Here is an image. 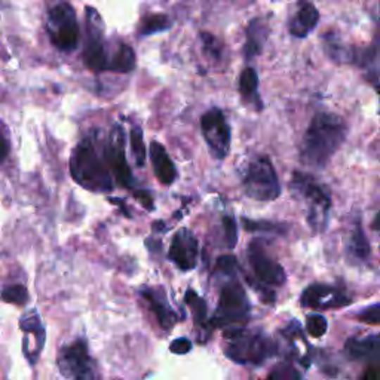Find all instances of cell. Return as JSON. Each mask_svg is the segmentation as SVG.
Masks as SVG:
<instances>
[{"label": "cell", "instance_id": "cell-14", "mask_svg": "<svg viewBox=\"0 0 380 380\" xmlns=\"http://www.w3.org/2000/svg\"><path fill=\"white\" fill-rule=\"evenodd\" d=\"M300 303L303 308L329 310L350 305L352 298L343 290L333 287V285L312 284L302 293Z\"/></svg>", "mask_w": 380, "mask_h": 380}, {"label": "cell", "instance_id": "cell-38", "mask_svg": "<svg viewBox=\"0 0 380 380\" xmlns=\"http://www.w3.org/2000/svg\"><path fill=\"white\" fill-rule=\"evenodd\" d=\"M9 151H11V146H9V141L6 140L5 135L0 132V164L8 158L9 155Z\"/></svg>", "mask_w": 380, "mask_h": 380}, {"label": "cell", "instance_id": "cell-23", "mask_svg": "<svg viewBox=\"0 0 380 380\" xmlns=\"http://www.w3.org/2000/svg\"><path fill=\"white\" fill-rule=\"evenodd\" d=\"M324 51L336 63H354L357 49L345 45L337 34L325 33L322 36Z\"/></svg>", "mask_w": 380, "mask_h": 380}, {"label": "cell", "instance_id": "cell-12", "mask_svg": "<svg viewBox=\"0 0 380 380\" xmlns=\"http://www.w3.org/2000/svg\"><path fill=\"white\" fill-rule=\"evenodd\" d=\"M104 153L108 164V170L115 175L118 183L134 194L137 190L131 168L125 155V132L120 125H115L110 135L104 143Z\"/></svg>", "mask_w": 380, "mask_h": 380}, {"label": "cell", "instance_id": "cell-20", "mask_svg": "<svg viewBox=\"0 0 380 380\" xmlns=\"http://www.w3.org/2000/svg\"><path fill=\"white\" fill-rule=\"evenodd\" d=\"M346 254L352 262L358 265H367L372 260L370 241L365 236L360 223H357L354 226V230H352L346 246Z\"/></svg>", "mask_w": 380, "mask_h": 380}, {"label": "cell", "instance_id": "cell-16", "mask_svg": "<svg viewBox=\"0 0 380 380\" xmlns=\"http://www.w3.org/2000/svg\"><path fill=\"white\" fill-rule=\"evenodd\" d=\"M140 296L147 302L148 308L153 310V314L164 330H171L174 324L179 321L177 314L171 308L167 294L162 287H143Z\"/></svg>", "mask_w": 380, "mask_h": 380}, {"label": "cell", "instance_id": "cell-17", "mask_svg": "<svg viewBox=\"0 0 380 380\" xmlns=\"http://www.w3.org/2000/svg\"><path fill=\"white\" fill-rule=\"evenodd\" d=\"M151 160L153 165V172L160 184L171 186L179 179V171L175 168L172 159L165 151V147L156 140L151 143Z\"/></svg>", "mask_w": 380, "mask_h": 380}, {"label": "cell", "instance_id": "cell-31", "mask_svg": "<svg viewBox=\"0 0 380 380\" xmlns=\"http://www.w3.org/2000/svg\"><path fill=\"white\" fill-rule=\"evenodd\" d=\"M0 298L11 305L24 306L27 302H29V291H27L24 285L13 284V285H8V287H5L2 291H0Z\"/></svg>", "mask_w": 380, "mask_h": 380}, {"label": "cell", "instance_id": "cell-4", "mask_svg": "<svg viewBox=\"0 0 380 380\" xmlns=\"http://www.w3.org/2000/svg\"><path fill=\"white\" fill-rule=\"evenodd\" d=\"M241 184L250 199L270 202L281 196V184L275 167L267 156L251 158L241 174Z\"/></svg>", "mask_w": 380, "mask_h": 380}, {"label": "cell", "instance_id": "cell-2", "mask_svg": "<svg viewBox=\"0 0 380 380\" xmlns=\"http://www.w3.org/2000/svg\"><path fill=\"white\" fill-rule=\"evenodd\" d=\"M70 174L79 186L89 192L101 194L113 189L112 172L108 170L100 131L88 134L73 148L70 156Z\"/></svg>", "mask_w": 380, "mask_h": 380}, {"label": "cell", "instance_id": "cell-18", "mask_svg": "<svg viewBox=\"0 0 380 380\" xmlns=\"http://www.w3.org/2000/svg\"><path fill=\"white\" fill-rule=\"evenodd\" d=\"M319 21V11L309 2H300L289 24V32L297 39H305L315 30Z\"/></svg>", "mask_w": 380, "mask_h": 380}, {"label": "cell", "instance_id": "cell-27", "mask_svg": "<svg viewBox=\"0 0 380 380\" xmlns=\"http://www.w3.org/2000/svg\"><path fill=\"white\" fill-rule=\"evenodd\" d=\"M129 141H131V152L135 160V165L139 168L146 164V146H144V134L139 125H132L129 131Z\"/></svg>", "mask_w": 380, "mask_h": 380}, {"label": "cell", "instance_id": "cell-21", "mask_svg": "<svg viewBox=\"0 0 380 380\" xmlns=\"http://www.w3.org/2000/svg\"><path fill=\"white\" fill-rule=\"evenodd\" d=\"M346 354L352 360H367L379 358V336L369 337H350L346 342Z\"/></svg>", "mask_w": 380, "mask_h": 380}, {"label": "cell", "instance_id": "cell-6", "mask_svg": "<svg viewBox=\"0 0 380 380\" xmlns=\"http://www.w3.org/2000/svg\"><path fill=\"white\" fill-rule=\"evenodd\" d=\"M113 49L104 39V21L97 9L87 6V40L84 46V64L92 72H108Z\"/></svg>", "mask_w": 380, "mask_h": 380}, {"label": "cell", "instance_id": "cell-28", "mask_svg": "<svg viewBox=\"0 0 380 380\" xmlns=\"http://www.w3.org/2000/svg\"><path fill=\"white\" fill-rule=\"evenodd\" d=\"M184 302L189 305L190 309H192L195 322L199 325H205L207 314H208V308H207L205 300H203L202 297H199L195 290L189 289L184 294Z\"/></svg>", "mask_w": 380, "mask_h": 380}, {"label": "cell", "instance_id": "cell-13", "mask_svg": "<svg viewBox=\"0 0 380 380\" xmlns=\"http://www.w3.org/2000/svg\"><path fill=\"white\" fill-rule=\"evenodd\" d=\"M168 260L182 272H189L198 266L199 242L192 230L182 227L174 234L168 250Z\"/></svg>", "mask_w": 380, "mask_h": 380}, {"label": "cell", "instance_id": "cell-34", "mask_svg": "<svg viewBox=\"0 0 380 380\" xmlns=\"http://www.w3.org/2000/svg\"><path fill=\"white\" fill-rule=\"evenodd\" d=\"M306 329L312 337H321L327 333L329 324H327V319H325L322 315L314 314V315L308 317Z\"/></svg>", "mask_w": 380, "mask_h": 380}, {"label": "cell", "instance_id": "cell-1", "mask_svg": "<svg viewBox=\"0 0 380 380\" xmlns=\"http://www.w3.org/2000/svg\"><path fill=\"white\" fill-rule=\"evenodd\" d=\"M346 137L348 124L342 116L329 112L317 113L303 135L300 146L302 162L317 170L327 167Z\"/></svg>", "mask_w": 380, "mask_h": 380}, {"label": "cell", "instance_id": "cell-8", "mask_svg": "<svg viewBox=\"0 0 380 380\" xmlns=\"http://www.w3.org/2000/svg\"><path fill=\"white\" fill-rule=\"evenodd\" d=\"M226 336L230 338L226 355L239 364H260L269 355L274 354L275 345L263 334L235 329L229 330Z\"/></svg>", "mask_w": 380, "mask_h": 380}, {"label": "cell", "instance_id": "cell-33", "mask_svg": "<svg viewBox=\"0 0 380 380\" xmlns=\"http://www.w3.org/2000/svg\"><path fill=\"white\" fill-rule=\"evenodd\" d=\"M269 380H300L297 370L289 362H281L275 365L269 374Z\"/></svg>", "mask_w": 380, "mask_h": 380}, {"label": "cell", "instance_id": "cell-30", "mask_svg": "<svg viewBox=\"0 0 380 380\" xmlns=\"http://www.w3.org/2000/svg\"><path fill=\"white\" fill-rule=\"evenodd\" d=\"M238 270H239L238 260L232 254H223L215 260V266H214L215 275L223 277L226 279H232L236 277Z\"/></svg>", "mask_w": 380, "mask_h": 380}, {"label": "cell", "instance_id": "cell-37", "mask_svg": "<svg viewBox=\"0 0 380 380\" xmlns=\"http://www.w3.org/2000/svg\"><path fill=\"white\" fill-rule=\"evenodd\" d=\"M190 348H192V343H190V341L186 337L175 338V341L170 346L171 352H174V354H180V355L187 354V352L190 350Z\"/></svg>", "mask_w": 380, "mask_h": 380}, {"label": "cell", "instance_id": "cell-15", "mask_svg": "<svg viewBox=\"0 0 380 380\" xmlns=\"http://www.w3.org/2000/svg\"><path fill=\"white\" fill-rule=\"evenodd\" d=\"M20 327L24 331V354L32 364H36L45 343V327L37 310L32 309L24 314Z\"/></svg>", "mask_w": 380, "mask_h": 380}, {"label": "cell", "instance_id": "cell-36", "mask_svg": "<svg viewBox=\"0 0 380 380\" xmlns=\"http://www.w3.org/2000/svg\"><path fill=\"white\" fill-rule=\"evenodd\" d=\"M134 196H135V199H137L147 211H153V210H155L153 198H152L151 194L147 192V190H144V189H137V190H135V192H134Z\"/></svg>", "mask_w": 380, "mask_h": 380}, {"label": "cell", "instance_id": "cell-5", "mask_svg": "<svg viewBox=\"0 0 380 380\" xmlns=\"http://www.w3.org/2000/svg\"><path fill=\"white\" fill-rule=\"evenodd\" d=\"M250 317V302L242 284L236 279H227L220 290L219 306L211 324L217 329L230 327L238 329L236 325L246 322Z\"/></svg>", "mask_w": 380, "mask_h": 380}, {"label": "cell", "instance_id": "cell-24", "mask_svg": "<svg viewBox=\"0 0 380 380\" xmlns=\"http://www.w3.org/2000/svg\"><path fill=\"white\" fill-rule=\"evenodd\" d=\"M135 64H137V57H135L134 49L119 40L115 45L113 56L110 61V70L113 73H129L135 69Z\"/></svg>", "mask_w": 380, "mask_h": 380}, {"label": "cell", "instance_id": "cell-3", "mask_svg": "<svg viewBox=\"0 0 380 380\" xmlns=\"http://www.w3.org/2000/svg\"><path fill=\"white\" fill-rule=\"evenodd\" d=\"M291 194L306 203L308 207V223L310 227H314L318 232L325 230L330 220V210H331V198L325 192V189L315 182L312 175L294 171L290 180Z\"/></svg>", "mask_w": 380, "mask_h": 380}, {"label": "cell", "instance_id": "cell-29", "mask_svg": "<svg viewBox=\"0 0 380 380\" xmlns=\"http://www.w3.org/2000/svg\"><path fill=\"white\" fill-rule=\"evenodd\" d=\"M201 42L203 46V53L214 61H220L224 53V45L220 39H217L214 34L203 32L201 33Z\"/></svg>", "mask_w": 380, "mask_h": 380}, {"label": "cell", "instance_id": "cell-11", "mask_svg": "<svg viewBox=\"0 0 380 380\" xmlns=\"http://www.w3.org/2000/svg\"><path fill=\"white\" fill-rule=\"evenodd\" d=\"M202 137L215 159H224L230 152L232 131L220 108L213 107L201 116Z\"/></svg>", "mask_w": 380, "mask_h": 380}, {"label": "cell", "instance_id": "cell-10", "mask_svg": "<svg viewBox=\"0 0 380 380\" xmlns=\"http://www.w3.org/2000/svg\"><path fill=\"white\" fill-rule=\"evenodd\" d=\"M58 367L70 380H100L97 365L89 355L85 341H76L61 348Z\"/></svg>", "mask_w": 380, "mask_h": 380}, {"label": "cell", "instance_id": "cell-7", "mask_svg": "<svg viewBox=\"0 0 380 380\" xmlns=\"http://www.w3.org/2000/svg\"><path fill=\"white\" fill-rule=\"evenodd\" d=\"M46 32L51 44L61 52H72L77 48L80 27L76 11L70 4H58L48 12Z\"/></svg>", "mask_w": 380, "mask_h": 380}, {"label": "cell", "instance_id": "cell-9", "mask_svg": "<svg viewBox=\"0 0 380 380\" xmlns=\"http://www.w3.org/2000/svg\"><path fill=\"white\" fill-rule=\"evenodd\" d=\"M247 259L253 270V278H247L248 282L259 284L262 287L272 290V287H281L287 281V274L281 263L266 251L259 239L248 243Z\"/></svg>", "mask_w": 380, "mask_h": 380}, {"label": "cell", "instance_id": "cell-32", "mask_svg": "<svg viewBox=\"0 0 380 380\" xmlns=\"http://www.w3.org/2000/svg\"><path fill=\"white\" fill-rule=\"evenodd\" d=\"M222 227H223V238H224V246L232 250L236 247L238 243V224L234 215L226 214L223 215L222 220Z\"/></svg>", "mask_w": 380, "mask_h": 380}, {"label": "cell", "instance_id": "cell-39", "mask_svg": "<svg viewBox=\"0 0 380 380\" xmlns=\"http://www.w3.org/2000/svg\"><path fill=\"white\" fill-rule=\"evenodd\" d=\"M362 380H380V372L377 369V365H373V367L365 372Z\"/></svg>", "mask_w": 380, "mask_h": 380}, {"label": "cell", "instance_id": "cell-22", "mask_svg": "<svg viewBox=\"0 0 380 380\" xmlns=\"http://www.w3.org/2000/svg\"><path fill=\"white\" fill-rule=\"evenodd\" d=\"M239 94L242 100L247 104H254L257 108H263L262 100L259 97V75L253 69L247 67L239 75Z\"/></svg>", "mask_w": 380, "mask_h": 380}, {"label": "cell", "instance_id": "cell-25", "mask_svg": "<svg viewBox=\"0 0 380 380\" xmlns=\"http://www.w3.org/2000/svg\"><path fill=\"white\" fill-rule=\"evenodd\" d=\"M172 27V23L168 15L165 13H151V15H146L141 20L139 34L141 37L151 36V34H158L162 32H167Z\"/></svg>", "mask_w": 380, "mask_h": 380}, {"label": "cell", "instance_id": "cell-26", "mask_svg": "<svg viewBox=\"0 0 380 380\" xmlns=\"http://www.w3.org/2000/svg\"><path fill=\"white\" fill-rule=\"evenodd\" d=\"M242 226L248 232H262V234H274V235H285L287 232V224L267 222V220H248L247 217L241 219Z\"/></svg>", "mask_w": 380, "mask_h": 380}, {"label": "cell", "instance_id": "cell-35", "mask_svg": "<svg viewBox=\"0 0 380 380\" xmlns=\"http://www.w3.org/2000/svg\"><path fill=\"white\" fill-rule=\"evenodd\" d=\"M379 305L377 303H374L373 306H370V308H365L362 312H361V314L358 315V318H360V321H362V322H365V324H372V325H377L379 324Z\"/></svg>", "mask_w": 380, "mask_h": 380}, {"label": "cell", "instance_id": "cell-19", "mask_svg": "<svg viewBox=\"0 0 380 380\" xmlns=\"http://www.w3.org/2000/svg\"><path fill=\"white\" fill-rule=\"evenodd\" d=\"M269 33V24L263 18L257 17L248 23L246 32V45H243V56H246V60L250 61L260 56L266 46Z\"/></svg>", "mask_w": 380, "mask_h": 380}]
</instances>
